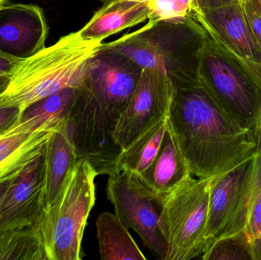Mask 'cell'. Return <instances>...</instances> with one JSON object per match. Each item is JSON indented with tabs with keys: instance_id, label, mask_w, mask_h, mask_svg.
Returning <instances> with one entry per match:
<instances>
[{
	"instance_id": "6da1fadb",
	"label": "cell",
	"mask_w": 261,
	"mask_h": 260,
	"mask_svg": "<svg viewBox=\"0 0 261 260\" xmlns=\"http://www.w3.org/2000/svg\"><path fill=\"white\" fill-rule=\"evenodd\" d=\"M141 68L122 53L106 50L90 60L69 115L75 146L81 158L97 175L117 174L122 149L114 138Z\"/></svg>"
},
{
	"instance_id": "7a4b0ae2",
	"label": "cell",
	"mask_w": 261,
	"mask_h": 260,
	"mask_svg": "<svg viewBox=\"0 0 261 260\" xmlns=\"http://www.w3.org/2000/svg\"><path fill=\"white\" fill-rule=\"evenodd\" d=\"M174 90L168 119L193 177L225 174L255 154L257 135L237 126L202 84Z\"/></svg>"
},
{
	"instance_id": "3957f363",
	"label": "cell",
	"mask_w": 261,
	"mask_h": 260,
	"mask_svg": "<svg viewBox=\"0 0 261 260\" xmlns=\"http://www.w3.org/2000/svg\"><path fill=\"white\" fill-rule=\"evenodd\" d=\"M208 34L193 13L184 21H156L119 39L102 44V48L122 53L141 69L165 73L174 89L201 84V50Z\"/></svg>"
},
{
	"instance_id": "277c9868",
	"label": "cell",
	"mask_w": 261,
	"mask_h": 260,
	"mask_svg": "<svg viewBox=\"0 0 261 260\" xmlns=\"http://www.w3.org/2000/svg\"><path fill=\"white\" fill-rule=\"evenodd\" d=\"M102 41L86 40L79 32L61 37L28 59L19 60L0 94V107H15L23 112L29 105L67 88L82 85L90 60Z\"/></svg>"
},
{
	"instance_id": "5b68a950",
	"label": "cell",
	"mask_w": 261,
	"mask_h": 260,
	"mask_svg": "<svg viewBox=\"0 0 261 260\" xmlns=\"http://www.w3.org/2000/svg\"><path fill=\"white\" fill-rule=\"evenodd\" d=\"M97 174L86 159L80 158L59 194L35 221L47 260L82 259V240L96 203Z\"/></svg>"
},
{
	"instance_id": "8992f818",
	"label": "cell",
	"mask_w": 261,
	"mask_h": 260,
	"mask_svg": "<svg viewBox=\"0 0 261 260\" xmlns=\"http://www.w3.org/2000/svg\"><path fill=\"white\" fill-rule=\"evenodd\" d=\"M199 76L225 114L239 128L257 135L261 127V88L239 58L208 34L201 50Z\"/></svg>"
},
{
	"instance_id": "52a82bcc",
	"label": "cell",
	"mask_w": 261,
	"mask_h": 260,
	"mask_svg": "<svg viewBox=\"0 0 261 260\" xmlns=\"http://www.w3.org/2000/svg\"><path fill=\"white\" fill-rule=\"evenodd\" d=\"M214 178L192 176L163 201L159 225L167 243V260L193 259L205 253L204 230Z\"/></svg>"
},
{
	"instance_id": "ba28073f",
	"label": "cell",
	"mask_w": 261,
	"mask_h": 260,
	"mask_svg": "<svg viewBox=\"0 0 261 260\" xmlns=\"http://www.w3.org/2000/svg\"><path fill=\"white\" fill-rule=\"evenodd\" d=\"M254 165L255 154L215 177L204 230L205 252L219 238L246 232L252 206Z\"/></svg>"
},
{
	"instance_id": "9c48e42d",
	"label": "cell",
	"mask_w": 261,
	"mask_h": 260,
	"mask_svg": "<svg viewBox=\"0 0 261 260\" xmlns=\"http://www.w3.org/2000/svg\"><path fill=\"white\" fill-rule=\"evenodd\" d=\"M107 194L115 215L124 226L135 230L158 259L167 260V243L159 225L162 204L143 190L135 177L125 172L109 177Z\"/></svg>"
},
{
	"instance_id": "30bf717a",
	"label": "cell",
	"mask_w": 261,
	"mask_h": 260,
	"mask_svg": "<svg viewBox=\"0 0 261 260\" xmlns=\"http://www.w3.org/2000/svg\"><path fill=\"white\" fill-rule=\"evenodd\" d=\"M174 90L171 79L164 72L141 69L135 91L114 133L122 151L147 128L168 117Z\"/></svg>"
},
{
	"instance_id": "8fae6325",
	"label": "cell",
	"mask_w": 261,
	"mask_h": 260,
	"mask_svg": "<svg viewBox=\"0 0 261 260\" xmlns=\"http://www.w3.org/2000/svg\"><path fill=\"white\" fill-rule=\"evenodd\" d=\"M49 27L44 11L34 4L12 3L0 9V52L24 60L45 47Z\"/></svg>"
},
{
	"instance_id": "7c38bea8",
	"label": "cell",
	"mask_w": 261,
	"mask_h": 260,
	"mask_svg": "<svg viewBox=\"0 0 261 260\" xmlns=\"http://www.w3.org/2000/svg\"><path fill=\"white\" fill-rule=\"evenodd\" d=\"M210 37L242 61L261 64V50L247 21L243 3L192 12Z\"/></svg>"
},
{
	"instance_id": "4fadbf2b",
	"label": "cell",
	"mask_w": 261,
	"mask_h": 260,
	"mask_svg": "<svg viewBox=\"0 0 261 260\" xmlns=\"http://www.w3.org/2000/svg\"><path fill=\"white\" fill-rule=\"evenodd\" d=\"M43 154L12 180L0 201V230L35 224L42 209L40 203L42 183Z\"/></svg>"
},
{
	"instance_id": "5bb4252c",
	"label": "cell",
	"mask_w": 261,
	"mask_h": 260,
	"mask_svg": "<svg viewBox=\"0 0 261 260\" xmlns=\"http://www.w3.org/2000/svg\"><path fill=\"white\" fill-rule=\"evenodd\" d=\"M132 176L143 190L161 204L172 192L193 176L169 119L159 153L153 163L141 175Z\"/></svg>"
},
{
	"instance_id": "9a60e30c",
	"label": "cell",
	"mask_w": 261,
	"mask_h": 260,
	"mask_svg": "<svg viewBox=\"0 0 261 260\" xmlns=\"http://www.w3.org/2000/svg\"><path fill=\"white\" fill-rule=\"evenodd\" d=\"M68 118L58 124L44 147L40 195L42 210L55 201L67 176L81 158L73 141Z\"/></svg>"
},
{
	"instance_id": "2e32d148",
	"label": "cell",
	"mask_w": 261,
	"mask_h": 260,
	"mask_svg": "<svg viewBox=\"0 0 261 260\" xmlns=\"http://www.w3.org/2000/svg\"><path fill=\"white\" fill-rule=\"evenodd\" d=\"M57 126L29 131L17 120L0 132V185L16 178L28 165L43 154Z\"/></svg>"
},
{
	"instance_id": "e0dca14e",
	"label": "cell",
	"mask_w": 261,
	"mask_h": 260,
	"mask_svg": "<svg viewBox=\"0 0 261 260\" xmlns=\"http://www.w3.org/2000/svg\"><path fill=\"white\" fill-rule=\"evenodd\" d=\"M150 15L147 3L113 0L95 12L78 32L84 39L102 41L111 35L148 21Z\"/></svg>"
},
{
	"instance_id": "ac0fdd59",
	"label": "cell",
	"mask_w": 261,
	"mask_h": 260,
	"mask_svg": "<svg viewBox=\"0 0 261 260\" xmlns=\"http://www.w3.org/2000/svg\"><path fill=\"white\" fill-rule=\"evenodd\" d=\"M96 238L102 260H146L144 253L115 214L104 212L96 221Z\"/></svg>"
},
{
	"instance_id": "d6986e66",
	"label": "cell",
	"mask_w": 261,
	"mask_h": 260,
	"mask_svg": "<svg viewBox=\"0 0 261 260\" xmlns=\"http://www.w3.org/2000/svg\"><path fill=\"white\" fill-rule=\"evenodd\" d=\"M168 117L147 128L127 149L122 151L117 162V174L125 172L139 176L150 166L159 153Z\"/></svg>"
},
{
	"instance_id": "ffe728a7",
	"label": "cell",
	"mask_w": 261,
	"mask_h": 260,
	"mask_svg": "<svg viewBox=\"0 0 261 260\" xmlns=\"http://www.w3.org/2000/svg\"><path fill=\"white\" fill-rule=\"evenodd\" d=\"M77 88H67L29 105L20 116V123L29 131L54 128L70 115Z\"/></svg>"
},
{
	"instance_id": "44dd1931",
	"label": "cell",
	"mask_w": 261,
	"mask_h": 260,
	"mask_svg": "<svg viewBox=\"0 0 261 260\" xmlns=\"http://www.w3.org/2000/svg\"><path fill=\"white\" fill-rule=\"evenodd\" d=\"M0 260H47L34 224L0 230Z\"/></svg>"
},
{
	"instance_id": "7402d4cb",
	"label": "cell",
	"mask_w": 261,
	"mask_h": 260,
	"mask_svg": "<svg viewBox=\"0 0 261 260\" xmlns=\"http://www.w3.org/2000/svg\"><path fill=\"white\" fill-rule=\"evenodd\" d=\"M203 260H255L254 247L246 232L216 240L201 256Z\"/></svg>"
},
{
	"instance_id": "603a6c76",
	"label": "cell",
	"mask_w": 261,
	"mask_h": 260,
	"mask_svg": "<svg viewBox=\"0 0 261 260\" xmlns=\"http://www.w3.org/2000/svg\"><path fill=\"white\" fill-rule=\"evenodd\" d=\"M246 232L254 247L255 260H261V127L257 133L252 206Z\"/></svg>"
},
{
	"instance_id": "cb8c5ba5",
	"label": "cell",
	"mask_w": 261,
	"mask_h": 260,
	"mask_svg": "<svg viewBox=\"0 0 261 260\" xmlns=\"http://www.w3.org/2000/svg\"><path fill=\"white\" fill-rule=\"evenodd\" d=\"M147 5L150 19L156 21H184L190 15L177 0H150Z\"/></svg>"
},
{
	"instance_id": "d4e9b609",
	"label": "cell",
	"mask_w": 261,
	"mask_h": 260,
	"mask_svg": "<svg viewBox=\"0 0 261 260\" xmlns=\"http://www.w3.org/2000/svg\"><path fill=\"white\" fill-rule=\"evenodd\" d=\"M244 12L253 37L261 50V11L252 0L243 3Z\"/></svg>"
},
{
	"instance_id": "484cf974",
	"label": "cell",
	"mask_w": 261,
	"mask_h": 260,
	"mask_svg": "<svg viewBox=\"0 0 261 260\" xmlns=\"http://www.w3.org/2000/svg\"><path fill=\"white\" fill-rule=\"evenodd\" d=\"M21 116L19 108L15 107H0V132L12 126Z\"/></svg>"
},
{
	"instance_id": "4316f807",
	"label": "cell",
	"mask_w": 261,
	"mask_h": 260,
	"mask_svg": "<svg viewBox=\"0 0 261 260\" xmlns=\"http://www.w3.org/2000/svg\"><path fill=\"white\" fill-rule=\"evenodd\" d=\"M246 0H196V11L216 9L229 5L243 3Z\"/></svg>"
},
{
	"instance_id": "83f0119b",
	"label": "cell",
	"mask_w": 261,
	"mask_h": 260,
	"mask_svg": "<svg viewBox=\"0 0 261 260\" xmlns=\"http://www.w3.org/2000/svg\"><path fill=\"white\" fill-rule=\"evenodd\" d=\"M18 61L0 52V76L10 75Z\"/></svg>"
},
{
	"instance_id": "f1b7e54d",
	"label": "cell",
	"mask_w": 261,
	"mask_h": 260,
	"mask_svg": "<svg viewBox=\"0 0 261 260\" xmlns=\"http://www.w3.org/2000/svg\"><path fill=\"white\" fill-rule=\"evenodd\" d=\"M239 60L261 88V64H256V63Z\"/></svg>"
},
{
	"instance_id": "f546056e",
	"label": "cell",
	"mask_w": 261,
	"mask_h": 260,
	"mask_svg": "<svg viewBox=\"0 0 261 260\" xmlns=\"http://www.w3.org/2000/svg\"><path fill=\"white\" fill-rule=\"evenodd\" d=\"M177 1L189 14H191L192 12L196 11V0H177Z\"/></svg>"
},
{
	"instance_id": "4dcf8cb0",
	"label": "cell",
	"mask_w": 261,
	"mask_h": 260,
	"mask_svg": "<svg viewBox=\"0 0 261 260\" xmlns=\"http://www.w3.org/2000/svg\"><path fill=\"white\" fill-rule=\"evenodd\" d=\"M10 75H3L0 76V94L6 90L9 82Z\"/></svg>"
},
{
	"instance_id": "1f68e13d",
	"label": "cell",
	"mask_w": 261,
	"mask_h": 260,
	"mask_svg": "<svg viewBox=\"0 0 261 260\" xmlns=\"http://www.w3.org/2000/svg\"><path fill=\"white\" fill-rule=\"evenodd\" d=\"M10 183L11 181H9L0 185V201L3 199V196L6 194V192L7 191L8 188H9Z\"/></svg>"
},
{
	"instance_id": "d6a6232c",
	"label": "cell",
	"mask_w": 261,
	"mask_h": 260,
	"mask_svg": "<svg viewBox=\"0 0 261 260\" xmlns=\"http://www.w3.org/2000/svg\"><path fill=\"white\" fill-rule=\"evenodd\" d=\"M9 0H0V9L6 6L9 3Z\"/></svg>"
},
{
	"instance_id": "836d02e7",
	"label": "cell",
	"mask_w": 261,
	"mask_h": 260,
	"mask_svg": "<svg viewBox=\"0 0 261 260\" xmlns=\"http://www.w3.org/2000/svg\"><path fill=\"white\" fill-rule=\"evenodd\" d=\"M252 1L255 3L256 6H257L261 11V0H252Z\"/></svg>"
},
{
	"instance_id": "e575fe53",
	"label": "cell",
	"mask_w": 261,
	"mask_h": 260,
	"mask_svg": "<svg viewBox=\"0 0 261 260\" xmlns=\"http://www.w3.org/2000/svg\"><path fill=\"white\" fill-rule=\"evenodd\" d=\"M129 1L143 2V3H148L150 0H129Z\"/></svg>"
},
{
	"instance_id": "d590c367",
	"label": "cell",
	"mask_w": 261,
	"mask_h": 260,
	"mask_svg": "<svg viewBox=\"0 0 261 260\" xmlns=\"http://www.w3.org/2000/svg\"><path fill=\"white\" fill-rule=\"evenodd\" d=\"M99 1L102 2V3H109V2L113 1V0H99Z\"/></svg>"
}]
</instances>
